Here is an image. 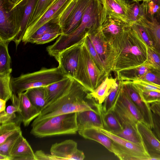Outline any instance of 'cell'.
<instances>
[{
    "instance_id": "obj_49",
    "label": "cell",
    "mask_w": 160,
    "mask_h": 160,
    "mask_svg": "<svg viewBox=\"0 0 160 160\" xmlns=\"http://www.w3.org/2000/svg\"><path fill=\"white\" fill-rule=\"evenodd\" d=\"M149 104L152 112L160 117V102H155Z\"/></svg>"
},
{
    "instance_id": "obj_2",
    "label": "cell",
    "mask_w": 160,
    "mask_h": 160,
    "mask_svg": "<svg viewBox=\"0 0 160 160\" xmlns=\"http://www.w3.org/2000/svg\"><path fill=\"white\" fill-rule=\"evenodd\" d=\"M104 21L103 8L102 0H92L79 26L70 33L62 34L46 50L55 58L66 48L83 38L86 34L100 27Z\"/></svg>"
},
{
    "instance_id": "obj_52",
    "label": "cell",
    "mask_w": 160,
    "mask_h": 160,
    "mask_svg": "<svg viewBox=\"0 0 160 160\" xmlns=\"http://www.w3.org/2000/svg\"><path fill=\"white\" fill-rule=\"evenodd\" d=\"M10 2L14 7L18 4L22 0H8Z\"/></svg>"
},
{
    "instance_id": "obj_27",
    "label": "cell",
    "mask_w": 160,
    "mask_h": 160,
    "mask_svg": "<svg viewBox=\"0 0 160 160\" xmlns=\"http://www.w3.org/2000/svg\"><path fill=\"white\" fill-rule=\"evenodd\" d=\"M104 129L118 135L122 130V127L113 112L111 110L107 113L103 111L102 105L100 109Z\"/></svg>"
},
{
    "instance_id": "obj_38",
    "label": "cell",
    "mask_w": 160,
    "mask_h": 160,
    "mask_svg": "<svg viewBox=\"0 0 160 160\" xmlns=\"http://www.w3.org/2000/svg\"><path fill=\"white\" fill-rule=\"evenodd\" d=\"M119 88V82L117 81L103 102L102 109L104 113H107L111 110L117 97Z\"/></svg>"
},
{
    "instance_id": "obj_31",
    "label": "cell",
    "mask_w": 160,
    "mask_h": 160,
    "mask_svg": "<svg viewBox=\"0 0 160 160\" xmlns=\"http://www.w3.org/2000/svg\"><path fill=\"white\" fill-rule=\"evenodd\" d=\"M9 43L0 39V74L12 72L11 59L8 48Z\"/></svg>"
},
{
    "instance_id": "obj_54",
    "label": "cell",
    "mask_w": 160,
    "mask_h": 160,
    "mask_svg": "<svg viewBox=\"0 0 160 160\" xmlns=\"http://www.w3.org/2000/svg\"><path fill=\"white\" fill-rule=\"evenodd\" d=\"M134 2H140L141 1H143L144 0H132Z\"/></svg>"
},
{
    "instance_id": "obj_4",
    "label": "cell",
    "mask_w": 160,
    "mask_h": 160,
    "mask_svg": "<svg viewBox=\"0 0 160 160\" xmlns=\"http://www.w3.org/2000/svg\"><path fill=\"white\" fill-rule=\"evenodd\" d=\"M67 77L58 67L43 68L37 71L11 78V85L13 93L18 94L31 88L48 86Z\"/></svg>"
},
{
    "instance_id": "obj_29",
    "label": "cell",
    "mask_w": 160,
    "mask_h": 160,
    "mask_svg": "<svg viewBox=\"0 0 160 160\" xmlns=\"http://www.w3.org/2000/svg\"><path fill=\"white\" fill-rule=\"evenodd\" d=\"M24 92L32 104L41 112L46 105L45 87L31 88Z\"/></svg>"
},
{
    "instance_id": "obj_14",
    "label": "cell",
    "mask_w": 160,
    "mask_h": 160,
    "mask_svg": "<svg viewBox=\"0 0 160 160\" xmlns=\"http://www.w3.org/2000/svg\"><path fill=\"white\" fill-rule=\"evenodd\" d=\"M50 152L57 160H83L85 158L83 152L78 149L77 142L71 139L52 144Z\"/></svg>"
},
{
    "instance_id": "obj_48",
    "label": "cell",
    "mask_w": 160,
    "mask_h": 160,
    "mask_svg": "<svg viewBox=\"0 0 160 160\" xmlns=\"http://www.w3.org/2000/svg\"><path fill=\"white\" fill-rule=\"evenodd\" d=\"M35 154L37 160H57V158L51 154H46L41 150L37 151Z\"/></svg>"
},
{
    "instance_id": "obj_41",
    "label": "cell",
    "mask_w": 160,
    "mask_h": 160,
    "mask_svg": "<svg viewBox=\"0 0 160 160\" xmlns=\"http://www.w3.org/2000/svg\"><path fill=\"white\" fill-rule=\"evenodd\" d=\"M118 136L137 144L144 143L138 132L131 127L123 128L122 132Z\"/></svg>"
},
{
    "instance_id": "obj_23",
    "label": "cell",
    "mask_w": 160,
    "mask_h": 160,
    "mask_svg": "<svg viewBox=\"0 0 160 160\" xmlns=\"http://www.w3.org/2000/svg\"><path fill=\"white\" fill-rule=\"evenodd\" d=\"M73 78L68 76L59 81L45 86V105L62 95L70 87Z\"/></svg>"
},
{
    "instance_id": "obj_9",
    "label": "cell",
    "mask_w": 160,
    "mask_h": 160,
    "mask_svg": "<svg viewBox=\"0 0 160 160\" xmlns=\"http://www.w3.org/2000/svg\"><path fill=\"white\" fill-rule=\"evenodd\" d=\"M101 27L88 33L106 72L109 75L114 68L115 54L111 46L104 38Z\"/></svg>"
},
{
    "instance_id": "obj_1",
    "label": "cell",
    "mask_w": 160,
    "mask_h": 160,
    "mask_svg": "<svg viewBox=\"0 0 160 160\" xmlns=\"http://www.w3.org/2000/svg\"><path fill=\"white\" fill-rule=\"evenodd\" d=\"M89 91L73 78L68 89L60 97L43 108L31 127L55 116L86 110L98 111V103Z\"/></svg>"
},
{
    "instance_id": "obj_46",
    "label": "cell",
    "mask_w": 160,
    "mask_h": 160,
    "mask_svg": "<svg viewBox=\"0 0 160 160\" xmlns=\"http://www.w3.org/2000/svg\"><path fill=\"white\" fill-rule=\"evenodd\" d=\"M141 80L160 85V70L153 69L140 77Z\"/></svg>"
},
{
    "instance_id": "obj_34",
    "label": "cell",
    "mask_w": 160,
    "mask_h": 160,
    "mask_svg": "<svg viewBox=\"0 0 160 160\" xmlns=\"http://www.w3.org/2000/svg\"><path fill=\"white\" fill-rule=\"evenodd\" d=\"M11 72L0 74V98L6 102L13 93L11 85Z\"/></svg>"
},
{
    "instance_id": "obj_40",
    "label": "cell",
    "mask_w": 160,
    "mask_h": 160,
    "mask_svg": "<svg viewBox=\"0 0 160 160\" xmlns=\"http://www.w3.org/2000/svg\"><path fill=\"white\" fill-rule=\"evenodd\" d=\"M144 63L160 70V51L147 46V58Z\"/></svg>"
},
{
    "instance_id": "obj_43",
    "label": "cell",
    "mask_w": 160,
    "mask_h": 160,
    "mask_svg": "<svg viewBox=\"0 0 160 160\" xmlns=\"http://www.w3.org/2000/svg\"><path fill=\"white\" fill-rule=\"evenodd\" d=\"M16 112L17 109L15 107L12 105L8 106L5 111L0 112V124L17 120L21 121L18 116L16 115Z\"/></svg>"
},
{
    "instance_id": "obj_5",
    "label": "cell",
    "mask_w": 160,
    "mask_h": 160,
    "mask_svg": "<svg viewBox=\"0 0 160 160\" xmlns=\"http://www.w3.org/2000/svg\"><path fill=\"white\" fill-rule=\"evenodd\" d=\"M31 127L30 133L39 138L75 134L78 131L77 112L58 115Z\"/></svg>"
},
{
    "instance_id": "obj_18",
    "label": "cell",
    "mask_w": 160,
    "mask_h": 160,
    "mask_svg": "<svg viewBox=\"0 0 160 160\" xmlns=\"http://www.w3.org/2000/svg\"><path fill=\"white\" fill-rule=\"evenodd\" d=\"M120 81L124 90L139 109L146 122L152 129L153 127L152 112L150 109L149 104L148 106L146 105L142 100L131 82Z\"/></svg>"
},
{
    "instance_id": "obj_56",
    "label": "cell",
    "mask_w": 160,
    "mask_h": 160,
    "mask_svg": "<svg viewBox=\"0 0 160 160\" xmlns=\"http://www.w3.org/2000/svg\"></svg>"
},
{
    "instance_id": "obj_26",
    "label": "cell",
    "mask_w": 160,
    "mask_h": 160,
    "mask_svg": "<svg viewBox=\"0 0 160 160\" xmlns=\"http://www.w3.org/2000/svg\"><path fill=\"white\" fill-rule=\"evenodd\" d=\"M154 69L145 63L132 68L117 71L119 81L133 82Z\"/></svg>"
},
{
    "instance_id": "obj_15",
    "label": "cell",
    "mask_w": 160,
    "mask_h": 160,
    "mask_svg": "<svg viewBox=\"0 0 160 160\" xmlns=\"http://www.w3.org/2000/svg\"><path fill=\"white\" fill-rule=\"evenodd\" d=\"M136 127L151 157V160H160V141L152 129L146 122L139 121L137 123Z\"/></svg>"
},
{
    "instance_id": "obj_3",
    "label": "cell",
    "mask_w": 160,
    "mask_h": 160,
    "mask_svg": "<svg viewBox=\"0 0 160 160\" xmlns=\"http://www.w3.org/2000/svg\"><path fill=\"white\" fill-rule=\"evenodd\" d=\"M112 48L115 54L113 70L117 72L144 63L147 58V45L130 26Z\"/></svg>"
},
{
    "instance_id": "obj_45",
    "label": "cell",
    "mask_w": 160,
    "mask_h": 160,
    "mask_svg": "<svg viewBox=\"0 0 160 160\" xmlns=\"http://www.w3.org/2000/svg\"><path fill=\"white\" fill-rule=\"evenodd\" d=\"M62 34L61 29L49 32L35 41L33 43L42 44L49 42L55 39Z\"/></svg>"
},
{
    "instance_id": "obj_37",
    "label": "cell",
    "mask_w": 160,
    "mask_h": 160,
    "mask_svg": "<svg viewBox=\"0 0 160 160\" xmlns=\"http://www.w3.org/2000/svg\"><path fill=\"white\" fill-rule=\"evenodd\" d=\"M22 135L21 130L8 137L4 142L0 144V154L10 157V153L13 148Z\"/></svg>"
},
{
    "instance_id": "obj_16",
    "label": "cell",
    "mask_w": 160,
    "mask_h": 160,
    "mask_svg": "<svg viewBox=\"0 0 160 160\" xmlns=\"http://www.w3.org/2000/svg\"><path fill=\"white\" fill-rule=\"evenodd\" d=\"M130 26L120 19L108 16L101 28L105 39L111 45L122 36Z\"/></svg>"
},
{
    "instance_id": "obj_42",
    "label": "cell",
    "mask_w": 160,
    "mask_h": 160,
    "mask_svg": "<svg viewBox=\"0 0 160 160\" xmlns=\"http://www.w3.org/2000/svg\"><path fill=\"white\" fill-rule=\"evenodd\" d=\"M136 89L142 100L147 106L151 103L160 101V92L150 90Z\"/></svg>"
},
{
    "instance_id": "obj_30",
    "label": "cell",
    "mask_w": 160,
    "mask_h": 160,
    "mask_svg": "<svg viewBox=\"0 0 160 160\" xmlns=\"http://www.w3.org/2000/svg\"><path fill=\"white\" fill-rule=\"evenodd\" d=\"M61 29L59 24L58 18L52 19L41 26L27 41V43H33L35 41L44 34L50 32Z\"/></svg>"
},
{
    "instance_id": "obj_8",
    "label": "cell",
    "mask_w": 160,
    "mask_h": 160,
    "mask_svg": "<svg viewBox=\"0 0 160 160\" xmlns=\"http://www.w3.org/2000/svg\"><path fill=\"white\" fill-rule=\"evenodd\" d=\"M109 137L113 142V152L121 160H151L144 143L138 144L102 128H98Z\"/></svg>"
},
{
    "instance_id": "obj_25",
    "label": "cell",
    "mask_w": 160,
    "mask_h": 160,
    "mask_svg": "<svg viewBox=\"0 0 160 160\" xmlns=\"http://www.w3.org/2000/svg\"><path fill=\"white\" fill-rule=\"evenodd\" d=\"M82 137L96 141L113 153V141L98 128H92L78 131Z\"/></svg>"
},
{
    "instance_id": "obj_10",
    "label": "cell",
    "mask_w": 160,
    "mask_h": 160,
    "mask_svg": "<svg viewBox=\"0 0 160 160\" xmlns=\"http://www.w3.org/2000/svg\"><path fill=\"white\" fill-rule=\"evenodd\" d=\"M84 37L61 52L55 58L58 62V67L61 72L72 78H74L76 76Z\"/></svg>"
},
{
    "instance_id": "obj_35",
    "label": "cell",
    "mask_w": 160,
    "mask_h": 160,
    "mask_svg": "<svg viewBox=\"0 0 160 160\" xmlns=\"http://www.w3.org/2000/svg\"><path fill=\"white\" fill-rule=\"evenodd\" d=\"M130 26L147 46L157 49L149 33L144 27L138 22L132 23Z\"/></svg>"
},
{
    "instance_id": "obj_55",
    "label": "cell",
    "mask_w": 160,
    "mask_h": 160,
    "mask_svg": "<svg viewBox=\"0 0 160 160\" xmlns=\"http://www.w3.org/2000/svg\"><path fill=\"white\" fill-rule=\"evenodd\" d=\"M159 102H160V101H159Z\"/></svg>"
},
{
    "instance_id": "obj_51",
    "label": "cell",
    "mask_w": 160,
    "mask_h": 160,
    "mask_svg": "<svg viewBox=\"0 0 160 160\" xmlns=\"http://www.w3.org/2000/svg\"><path fill=\"white\" fill-rule=\"evenodd\" d=\"M0 160H12L10 157L0 154Z\"/></svg>"
},
{
    "instance_id": "obj_33",
    "label": "cell",
    "mask_w": 160,
    "mask_h": 160,
    "mask_svg": "<svg viewBox=\"0 0 160 160\" xmlns=\"http://www.w3.org/2000/svg\"><path fill=\"white\" fill-rule=\"evenodd\" d=\"M19 120L1 124L0 125V144L9 137L21 131Z\"/></svg>"
},
{
    "instance_id": "obj_20",
    "label": "cell",
    "mask_w": 160,
    "mask_h": 160,
    "mask_svg": "<svg viewBox=\"0 0 160 160\" xmlns=\"http://www.w3.org/2000/svg\"><path fill=\"white\" fill-rule=\"evenodd\" d=\"M102 1L104 21L107 17L109 16L120 19L130 25L128 15V3L121 0H102Z\"/></svg>"
},
{
    "instance_id": "obj_44",
    "label": "cell",
    "mask_w": 160,
    "mask_h": 160,
    "mask_svg": "<svg viewBox=\"0 0 160 160\" xmlns=\"http://www.w3.org/2000/svg\"><path fill=\"white\" fill-rule=\"evenodd\" d=\"M131 82L136 89L152 91L160 93V85L141 80H137Z\"/></svg>"
},
{
    "instance_id": "obj_13",
    "label": "cell",
    "mask_w": 160,
    "mask_h": 160,
    "mask_svg": "<svg viewBox=\"0 0 160 160\" xmlns=\"http://www.w3.org/2000/svg\"><path fill=\"white\" fill-rule=\"evenodd\" d=\"M121 114L136 126L138 121L145 122L139 109L123 89L119 81L118 94L114 102Z\"/></svg>"
},
{
    "instance_id": "obj_36",
    "label": "cell",
    "mask_w": 160,
    "mask_h": 160,
    "mask_svg": "<svg viewBox=\"0 0 160 160\" xmlns=\"http://www.w3.org/2000/svg\"><path fill=\"white\" fill-rule=\"evenodd\" d=\"M55 0H38L28 27L32 24L36 22L52 4Z\"/></svg>"
},
{
    "instance_id": "obj_17",
    "label": "cell",
    "mask_w": 160,
    "mask_h": 160,
    "mask_svg": "<svg viewBox=\"0 0 160 160\" xmlns=\"http://www.w3.org/2000/svg\"><path fill=\"white\" fill-rule=\"evenodd\" d=\"M102 104H98V111L86 110L77 112L78 131L92 128L104 129L100 112Z\"/></svg>"
},
{
    "instance_id": "obj_21",
    "label": "cell",
    "mask_w": 160,
    "mask_h": 160,
    "mask_svg": "<svg viewBox=\"0 0 160 160\" xmlns=\"http://www.w3.org/2000/svg\"><path fill=\"white\" fill-rule=\"evenodd\" d=\"M137 22L146 28L156 48L160 51V11L154 16L146 14Z\"/></svg>"
},
{
    "instance_id": "obj_39",
    "label": "cell",
    "mask_w": 160,
    "mask_h": 160,
    "mask_svg": "<svg viewBox=\"0 0 160 160\" xmlns=\"http://www.w3.org/2000/svg\"><path fill=\"white\" fill-rule=\"evenodd\" d=\"M84 42L94 62L100 71L107 76L108 75L106 72L102 63L87 33L85 36Z\"/></svg>"
},
{
    "instance_id": "obj_22",
    "label": "cell",
    "mask_w": 160,
    "mask_h": 160,
    "mask_svg": "<svg viewBox=\"0 0 160 160\" xmlns=\"http://www.w3.org/2000/svg\"><path fill=\"white\" fill-rule=\"evenodd\" d=\"M10 157L12 160H37L35 152L23 135L13 148Z\"/></svg>"
},
{
    "instance_id": "obj_11",
    "label": "cell",
    "mask_w": 160,
    "mask_h": 160,
    "mask_svg": "<svg viewBox=\"0 0 160 160\" xmlns=\"http://www.w3.org/2000/svg\"><path fill=\"white\" fill-rule=\"evenodd\" d=\"M73 0H55L42 16L27 28L22 41L25 44L28 39L41 26L50 20L58 18Z\"/></svg>"
},
{
    "instance_id": "obj_47",
    "label": "cell",
    "mask_w": 160,
    "mask_h": 160,
    "mask_svg": "<svg viewBox=\"0 0 160 160\" xmlns=\"http://www.w3.org/2000/svg\"><path fill=\"white\" fill-rule=\"evenodd\" d=\"M153 127L152 129L155 136L160 141V117L152 112Z\"/></svg>"
},
{
    "instance_id": "obj_28",
    "label": "cell",
    "mask_w": 160,
    "mask_h": 160,
    "mask_svg": "<svg viewBox=\"0 0 160 160\" xmlns=\"http://www.w3.org/2000/svg\"><path fill=\"white\" fill-rule=\"evenodd\" d=\"M116 81V78H109L107 76L97 88L92 92H90V95L98 103L102 104Z\"/></svg>"
},
{
    "instance_id": "obj_12",
    "label": "cell",
    "mask_w": 160,
    "mask_h": 160,
    "mask_svg": "<svg viewBox=\"0 0 160 160\" xmlns=\"http://www.w3.org/2000/svg\"><path fill=\"white\" fill-rule=\"evenodd\" d=\"M10 99L12 105L17 108L19 118L25 127L29 126L40 114V111L32 104L25 92L13 93Z\"/></svg>"
},
{
    "instance_id": "obj_53",
    "label": "cell",
    "mask_w": 160,
    "mask_h": 160,
    "mask_svg": "<svg viewBox=\"0 0 160 160\" xmlns=\"http://www.w3.org/2000/svg\"><path fill=\"white\" fill-rule=\"evenodd\" d=\"M126 3H129V0H121Z\"/></svg>"
},
{
    "instance_id": "obj_6",
    "label": "cell",
    "mask_w": 160,
    "mask_h": 160,
    "mask_svg": "<svg viewBox=\"0 0 160 160\" xmlns=\"http://www.w3.org/2000/svg\"><path fill=\"white\" fill-rule=\"evenodd\" d=\"M25 0L14 7L8 0H0V39L9 42L20 28Z\"/></svg>"
},
{
    "instance_id": "obj_7",
    "label": "cell",
    "mask_w": 160,
    "mask_h": 160,
    "mask_svg": "<svg viewBox=\"0 0 160 160\" xmlns=\"http://www.w3.org/2000/svg\"><path fill=\"white\" fill-rule=\"evenodd\" d=\"M107 76L98 69L92 58L84 41L82 46L76 74L74 78L92 92L101 84Z\"/></svg>"
},
{
    "instance_id": "obj_50",
    "label": "cell",
    "mask_w": 160,
    "mask_h": 160,
    "mask_svg": "<svg viewBox=\"0 0 160 160\" xmlns=\"http://www.w3.org/2000/svg\"><path fill=\"white\" fill-rule=\"evenodd\" d=\"M6 102L5 100L0 98V112L6 111Z\"/></svg>"
},
{
    "instance_id": "obj_19",
    "label": "cell",
    "mask_w": 160,
    "mask_h": 160,
    "mask_svg": "<svg viewBox=\"0 0 160 160\" xmlns=\"http://www.w3.org/2000/svg\"><path fill=\"white\" fill-rule=\"evenodd\" d=\"M91 1L92 0H77L75 6L61 29L62 34H68L79 26Z\"/></svg>"
},
{
    "instance_id": "obj_24",
    "label": "cell",
    "mask_w": 160,
    "mask_h": 160,
    "mask_svg": "<svg viewBox=\"0 0 160 160\" xmlns=\"http://www.w3.org/2000/svg\"><path fill=\"white\" fill-rule=\"evenodd\" d=\"M38 0H25L22 21L19 32L13 40L16 48L22 41Z\"/></svg>"
},
{
    "instance_id": "obj_32",
    "label": "cell",
    "mask_w": 160,
    "mask_h": 160,
    "mask_svg": "<svg viewBox=\"0 0 160 160\" xmlns=\"http://www.w3.org/2000/svg\"><path fill=\"white\" fill-rule=\"evenodd\" d=\"M134 2L131 4L129 3L128 5V17L130 25L138 21L146 13L144 2L140 4L139 2Z\"/></svg>"
}]
</instances>
